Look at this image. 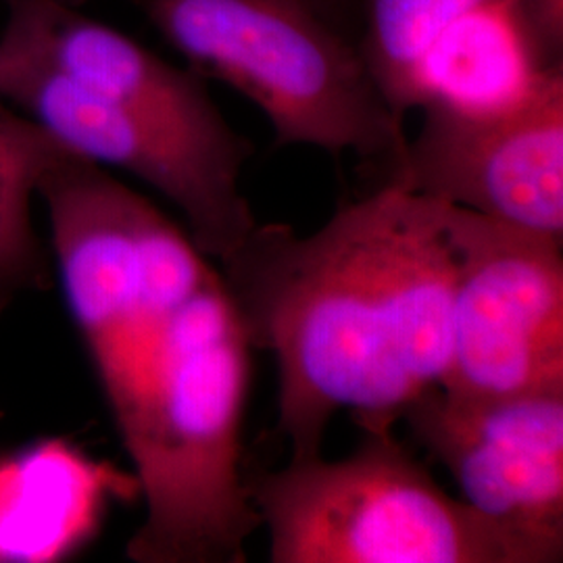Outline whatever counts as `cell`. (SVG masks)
Returning a JSON list of instances; mask_svg holds the SVG:
<instances>
[{
  "label": "cell",
  "instance_id": "5",
  "mask_svg": "<svg viewBox=\"0 0 563 563\" xmlns=\"http://www.w3.org/2000/svg\"><path fill=\"white\" fill-rule=\"evenodd\" d=\"M0 99L71 153L128 172L157 190L178 209L184 230L211 262L230 257L260 223L241 186L253 146L197 141L2 44Z\"/></svg>",
  "mask_w": 563,
  "mask_h": 563
},
{
  "label": "cell",
  "instance_id": "13",
  "mask_svg": "<svg viewBox=\"0 0 563 563\" xmlns=\"http://www.w3.org/2000/svg\"><path fill=\"white\" fill-rule=\"evenodd\" d=\"M67 2H71V4H78V2H81V0H67Z\"/></svg>",
  "mask_w": 563,
  "mask_h": 563
},
{
  "label": "cell",
  "instance_id": "1",
  "mask_svg": "<svg viewBox=\"0 0 563 563\" xmlns=\"http://www.w3.org/2000/svg\"><path fill=\"white\" fill-rule=\"evenodd\" d=\"M446 202L369 188L316 232L257 223L218 263L253 349L278 367V430L290 460L323 455L339 411L390 430L451 357L455 260Z\"/></svg>",
  "mask_w": 563,
  "mask_h": 563
},
{
  "label": "cell",
  "instance_id": "12",
  "mask_svg": "<svg viewBox=\"0 0 563 563\" xmlns=\"http://www.w3.org/2000/svg\"><path fill=\"white\" fill-rule=\"evenodd\" d=\"M323 18L336 23L353 38L357 36V15H360V0H309ZM357 41V38H355Z\"/></svg>",
  "mask_w": 563,
  "mask_h": 563
},
{
  "label": "cell",
  "instance_id": "7",
  "mask_svg": "<svg viewBox=\"0 0 563 563\" xmlns=\"http://www.w3.org/2000/svg\"><path fill=\"white\" fill-rule=\"evenodd\" d=\"M420 111L390 184L563 241V71L504 107Z\"/></svg>",
  "mask_w": 563,
  "mask_h": 563
},
{
  "label": "cell",
  "instance_id": "6",
  "mask_svg": "<svg viewBox=\"0 0 563 563\" xmlns=\"http://www.w3.org/2000/svg\"><path fill=\"white\" fill-rule=\"evenodd\" d=\"M444 225L455 290L441 388L472 399L563 390V241L455 205Z\"/></svg>",
  "mask_w": 563,
  "mask_h": 563
},
{
  "label": "cell",
  "instance_id": "11",
  "mask_svg": "<svg viewBox=\"0 0 563 563\" xmlns=\"http://www.w3.org/2000/svg\"><path fill=\"white\" fill-rule=\"evenodd\" d=\"M544 59L563 65V0H511Z\"/></svg>",
  "mask_w": 563,
  "mask_h": 563
},
{
  "label": "cell",
  "instance_id": "3",
  "mask_svg": "<svg viewBox=\"0 0 563 563\" xmlns=\"http://www.w3.org/2000/svg\"><path fill=\"white\" fill-rule=\"evenodd\" d=\"M202 78L262 109L276 146L357 155L374 186L395 180L407 132L357 41L309 0H136ZM372 186V188H374Z\"/></svg>",
  "mask_w": 563,
  "mask_h": 563
},
{
  "label": "cell",
  "instance_id": "8",
  "mask_svg": "<svg viewBox=\"0 0 563 563\" xmlns=\"http://www.w3.org/2000/svg\"><path fill=\"white\" fill-rule=\"evenodd\" d=\"M457 484L463 504L563 560V390L455 397L432 386L401 418Z\"/></svg>",
  "mask_w": 563,
  "mask_h": 563
},
{
  "label": "cell",
  "instance_id": "2",
  "mask_svg": "<svg viewBox=\"0 0 563 563\" xmlns=\"http://www.w3.org/2000/svg\"><path fill=\"white\" fill-rule=\"evenodd\" d=\"M253 344L220 272L142 344L113 423L144 520L136 563H244L262 518L242 467Z\"/></svg>",
  "mask_w": 563,
  "mask_h": 563
},
{
  "label": "cell",
  "instance_id": "4",
  "mask_svg": "<svg viewBox=\"0 0 563 563\" xmlns=\"http://www.w3.org/2000/svg\"><path fill=\"white\" fill-rule=\"evenodd\" d=\"M272 563H544L451 497L390 430H362L341 460L249 472Z\"/></svg>",
  "mask_w": 563,
  "mask_h": 563
},
{
  "label": "cell",
  "instance_id": "9",
  "mask_svg": "<svg viewBox=\"0 0 563 563\" xmlns=\"http://www.w3.org/2000/svg\"><path fill=\"white\" fill-rule=\"evenodd\" d=\"M65 146L0 99V316L18 297L44 290L48 253L32 222L42 174Z\"/></svg>",
  "mask_w": 563,
  "mask_h": 563
},
{
  "label": "cell",
  "instance_id": "10",
  "mask_svg": "<svg viewBox=\"0 0 563 563\" xmlns=\"http://www.w3.org/2000/svg\"><path fill=\"white\" fill-rule=\"evenodd\" d=\"M493 0H360L357 44L393 109L405 118L423 57L457 21Z\"/></svg>",
  "mask_w": 563,
  "mask_h": 563
}]
</instances>
